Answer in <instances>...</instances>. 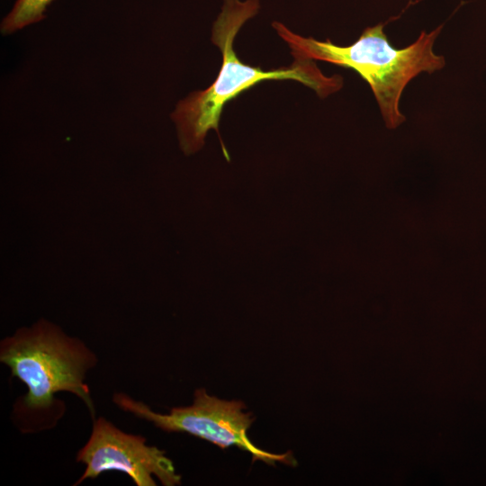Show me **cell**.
<instances>
[{
  "label": "cell",
  "mask_w": 486,
  "mask_h": 486,
  "mask_svg": "<svg viewBox=\"0 0 486 486\" xmlns=\"http://www.w3.org/2000/svg\"><path fill=\"white\" fill-rule=\"evenodd\" d=\"M0 362L27 388L14 404L12 413L22 433L48 430L57 425L66 411L64 402L55 398L58 392L77 396L92 419L95 418L85 380L87 372L96 365L97 356L81 339L67 335L55 323L40 319L3 338Z\"/></svg>",
  "instance_id": "obj_1"
},
{
  "label": "cell",
  "mask_w": 486,
  "mask_h": 486,
  "mask_svg": "<svg viewBox=\"0 0 486 486\" xmlns=\"http://www.w3.org/2000/svg\"><path fill=\"white\" fill-rule=\"evenodd\" d=\"M259 9V0L223 1L212 32V41L222 54L220 72L208 88L194 91L179 101L171 114L185 155L202 148L210 130L219 134V122L228 102L264 80L293 79L310 87L321 98L343 86L342 76H326L310 59H294L288 68L268 71L243 63L234 51V40L243 24L256 16Z\"/></svg>",
  "instance_id": "obj_2"
},
{
  "label": "cell",
  "mask_w": 486,
  "mask_h": 486,
  "mask_svg": "<svg viewBox=\"0 0 486 486\" xmlns=\"http://www.w3.org/2000/svg\"><path fill=\"white\" fill-rule=\"evenodd\" d=\"M273 27L288 44L294 59L329 62L355 70L370 86L386 127L395 129L405 121L399 109L405 86L421 72L433 73L446 66L443 56L433 51V45L443 24L431 32H421L410 45L398 50L389 41L383 23L366 27L349 46H338L292 32L284 24Z\"/></svg>",
  "instance_id": "obj_3"
},
{
  "label": "cell",
  "mask_w": 486,
  "mask_h": 486,
  "mask_svg": "<svg viewBox=\"0 0 486 486\" xmlns=\"http://www.w3.org/2000/svg\"><path fill=\"white\" fill-rule=\"evenodd\" d=\"M112 401L121 410L151 422L165 432L187 433L220 448L237 446L251 454L253 462L262 461L269 465L277 462L290 466L297 464L291 451L273 454L251 442L248 430L255 418L251 413L244 412L246 406L240 400H221L201 388L194 392L192 405L173 408L168 414L155 412L144 402L122 392L114 393Z\"/></svg>",
  "instance_id": "obj_4"
},
{
  "label": "cell",
  "mask_w": 486,
  "mask_h": 486,
  "mask_svg": "<svg viewBox=\"0 0 486 486\" xmlns=\"http://www.w3.org/2000/svg\"><path fill=\"white\" fill-rule=\"evenodd\" d=\"M146 441L142 436L123 432L103 417L95 418L88 441L76 456L77 463L86 464V470L74 485L109 471L126 473L137 486H156L153 475L165 486L181 484V476L165 452Z\"/></svg>",
  "instance_id": "obj_5"
},
{
  "label": "cell",
  "mask_w": 486,
  "mask_h": 486,
  "mask_svg": "<svg viewBox=\"0 0 486 486\" xmlns=\"http://www.w3.org/2000/svg\"><path fill=\"white\" fill-rule=\"evenodd\" d=\"M54 0H16L10 12L1 22L0 31L11 34L45 18L48 6Z\"/></svg>",
  "instance_id": "obj_6"
}]
</instances>
